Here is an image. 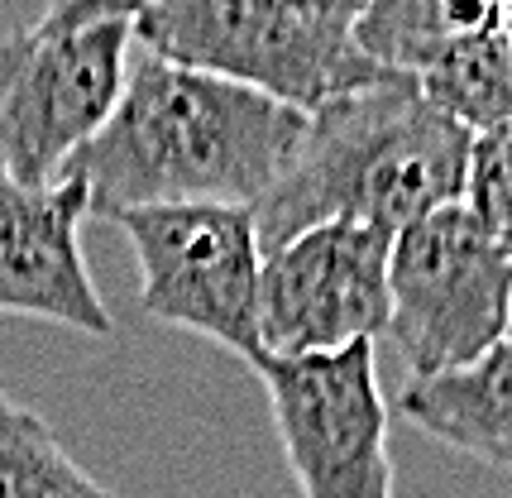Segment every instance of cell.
<instances>
[{"instance_id": "cell-1", "label": "cell", "mask_w": 512, "mask_h": 498, "mask_svg": "<svg viewBox=\"0 0 512 498\" xmlns=\"http://www.w3.org/2000/svg\"><path fill=\"white\" fill-rule=\"evenodd\" d=\"M312 115L211 72L139 53L106 130L67 178H82L91 216L139 206H254L302 149Z\"/></svg>"}, {"instance_id": "cell-2", "label": "cell", "mask_w": 512, "mask_h": 498, "mask_svg": "<svg viewBox=\"0 0 512 498\" xmlns=\"http://www.w3.org/2000/svg\"><path fill=\"white\" fill-rule=\"evenodd\" d=\"M474 135L450 120L422 82L383 77L350 91L307 120V135L288 173L254 206L264 254L302 230L359 221L407 230L465 202Z\"/></svg>"}, {"instance_id": "cell-3", "label": "cell", "mask_w": 512, "mask_h": 498, "mask_svg": "<svg viewBox=\"0 0 512 498\" xmlns=\"http://www.w3.org/2000/svg\"><path fill=\"white\" fill-rule=\"evenodd\" d=\"M139 5L63 0L0 39V173L53 187L106 130L130 82Z\"/></svg>"}, {"instance_id": "cell-4", "label": "cell", "mask_w": 512, "mask_h": 498, "mask_svg": "<svg viewBox=\"0 0 512 498\" xmlns=\"http://www.w3.org/2000/svg\"><path fill=\"white\" fill-rule=\"evenodd\" d=\"M364 5H283V0H163L139 5L134 44L163 63L211 72L316 115L388 72L359 48Z\"/></svg>"}, {"instance_id": "cell-5", "label": "cell", "mask_w": 512, "mask_h": 498, "mask_svg": "<svg viewBox=\"0 0 512 498\" xmlns=\"http://www.w3.org/2000/svg\"><path fill=\"white\" fill-rule=\"evenodd\" d=\"M388 340L407 384L446 379L503 345L512 302V249L460 206L398 230L388 264Z\"/></svg>"}, {"instance_id": "cell-6", "label": "cell", "mask_w": 512, "mask_h": 498, "mask_svg": "<svg viewBox=\"0 0 512 498\" xmlns=\"http://www.w3.org/2000/svg\"><path fill=\"white\" fill-rule=\"evenodd\" d=\"M106 221L130 240L149 317L216 340L245 364L264 355V240L249 206H139Z\"/></svg>"}, {"instance_id": "cell-7", "label": "cell", "mask_w": 512, "mask_h": 498, "mask_svg": "<svg viewBox=\"0 0 512 498\" xmlns=\"http://www.w3.org/2000/svg\"><path fill=\"white\" fill-rule=\"evenodd\" d=\"M268 393L273 431L302 498H393L388 417L379 350L350 345L340 355L254 360Z\"/></svg>"}, {"instance_id": "cell-8", "label": "cell", "mask_w": 512, "mask_h": 498, "mask_svg": "<svg viewBox=\"0 0 512 498\" xmlns=\"http://www.w3.org/2000/svg\"><path fill=\"white\" fill-rule=\"evenodd\" d=\"M393 245L398 235L383 226L331 221L264 254L259 340L268 360L340 355L388 336Z\"/></svg>"}, {"instance_id": "cell-9", "label": "cell", "mask_w": 512, "mask_h": 498, "mask_svg": "<svg viewBox=\"0 0 512 498\" xmlns=\"http://www.w3.org/2000/svg\"><path fill=\"white\" fill-rule=\"evenodd\" d=\"M91 197L82 178L24 187L0 173V317L53 321L111 340L115 317L82 254Z\"/></svg>"}, {"instance_id": "cell-10", "label": "cell", "mask_w": 512, "mask_h": 498, "mask_svg": "<svg viewBox=\"0 0 512 498\" xmlns=\"http://www.w3.org/2000/svg\"><path fill=\"white\" fill-rule=\"evenodd\" d=\"M393 408L441 446L512 475V345L446 379L402 384Z\"/></svg>"}, {"instance_id": "cell-11", "label": "cell", "mask_w": 512, "mask_h": 498, "mask_svg": "<svg viewBox=\"0 0 512 498\" xmlns=\"http://www.w3.org/2000/svg\"><path fill=\"white\" fill-rule=\"evenodd\" d=\"M493 15L498 5H474V0H383L359 10L355 39L383 72L422 82L450 48L465 34L484 29Z\"/></svg>"}, {"instance_id": "cell-12", "label": "cell", "mask_w": 512, "mask_h": 498, "mask_svg": "<svg viewBox=\"0 0 512 498\" xmlns=\"http://www.w3.org/2000/svg\"><path fill=\"white\" fill-rule=\"evenodd\" d=\"M422 91L474 139L512 130V48L498 29V15L450 48L422 77Z\"/></svg>"}, {"instance_id": "cell-13", "label": "cell", "mask_w": 512, "mask_h": 498, "mask_svg": "<svg viewBox=\"0 0 512 498\" xmlns=\"http://www.w3.org/2000/svg\"><path fill=\"white\" fill-rule=\"evenodd\" d=\"M0 498H120L72 460L39 412L0 388Z\"/></svg>"}, {"instance_id": "cell-14", "label": "cell", "mask_w": 512, "mask_h": 498, "mask_svg": "<svg viewBox=\"0 0 512 498\" xmlns=\"http://www.w3.org/2000/svg\"><path fill=\"white\" fill-rule=\"evenodd\" d=\"M465 211L512 249V130L474 139L465 182Z\"/></svg>"}, {"instance_id": "cell-15", "label": "cell", "mask_w": 512, "mask_h": 498, "mask_svg": "<svg viewBox=\"0 0 512 498\" xmlns=\"http://www.w3.org/2000/svg\"><path fill=\"white\" fill-rule=\"evenodd\" d=\"M498 29H503V39L512 48V5H498Z\"/></svg>"}, {"instance_id": "cell-16", "label": "cell", "mask_w": 512, "mask_h": 498, "mask_svg": "<svg viewBox=\"0 0 512 498\" xmlns=\"http://www.w3.org/2000/svg\"><path fill=\"white\" fill-rule=\"evenodd\" d=\"M503 345H512V302H508V331H503Z\"/></svg>"}]
</instances>
